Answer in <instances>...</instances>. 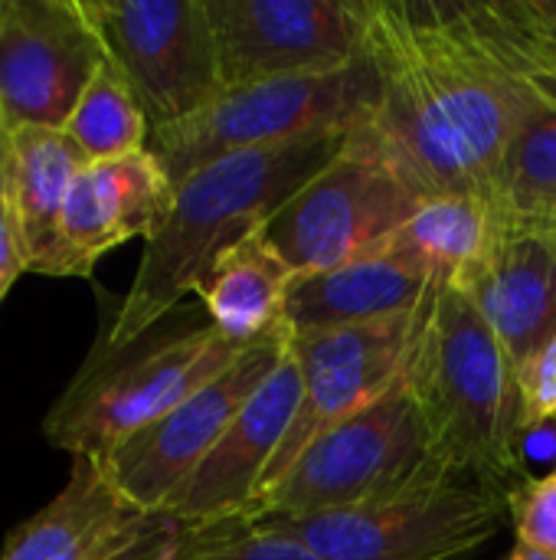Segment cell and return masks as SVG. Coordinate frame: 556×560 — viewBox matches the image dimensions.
<instances>
[{"label": "cell", "instance_id": "e0dca14e", "mask_svg": "<svg viewBox=\"0 0 556 560\" xmlns=\"http://www.w3.org/2000/svg\"><path fill=\"white\" fill-rule=\"evenodd\" d=\"M151 518L105 479L95 456H72L62 492L7 535L0 560H105Z\"/></svg>", "mask_w": 556, "mask_h": 560}, {"label": "cell", "instance_id": "f1b7e54d", "mask_svg": "<svg viewBox=\"0 0 556 560\" xmlns=\"http://www.w3.org/2000/svg\"><path fill=\"white\" fill-rule=\"evenodd\" d=\"M23 272H26V262H23V253H20L16 226H13V217H10L3 190H0V302L7 299V292L13 289V282Z\"/></svg>", "mask_w": 556, "mask_h": 560}, {"label": "cell", "instance_id": "d4e9b609", "mask_svg": "<svg viewBox=\"0 0 556 560\" xmlns=\"http://www.w3.org/2000/svg\"><path fill=\"white\" fill-rule=\"evenodd\" d=\"M167 560H321L308 545L275 528L249 525L239 518L206 528H177Z\"/></svg>", "mask_w": 556, "mask_h": 560}, {"label": "cell", "instance_id": "7a4b0ae2", "mask_svg": "<svg viewBox=\"0 0 556 560\" xmlns=\"http://www.w3.org/2000/svg\"><path fill=\"white\" fill-rule=\"evenodd\" d=\"M347 135L301 138L229 154L174 190V203L144 243L141 266L115 312L102 348H125L154 331L213 269V262L262 230L341 148Z\"/></svg>", "mask_w": 556, "mask_h": 560}, {"label": "cell", "instance_id": "d6986e66", "mask_svg": "<svg viewBox=\"0 0 556 560\" xmlns=\"http://www.w3.org/2000/svg\"><path fill=\"white\" fill-rule=\"evenodd\" d=\"M88 161L66 131L20 128L7 138L3 200L16 226L26 272H52L62 207L75 174Z\"/></svg>", "mask_w": 556, "mask_h": 560}, {"label": "cell", "instance_id": "9a60e30c", "mask_svg": "<svg viewBox=\"0 0 556 560\" xmlns=\"http://www.w3.org/2000/svg\"><path fill=\"white\" fill-rule=\"evenodd\" d=\"M174 190V180L147 148L118 161L85 164L62 207L59 249L49 276L85 279L115 246L134 236L147 243L164 223Z\"/></svg>", "mask_w": 556, "mask_h": 560}, {"label": "cell", "instance_id": "4fadbf2b", "mask_svg": "<svg viewBox=\"0 0 556 560\" xmlns=\"http://www.w3.org/2000/svg\"><path fill=\"white\" fill-rule=\"evenodd\" d=\"M105 59L79 0H0V131H62Z\"/></svg>", "mask_w": 556, "mask_h": 560}, {"label": "cell", "instance_id": "4316f807", "mask_svg": "<svg viewBox=\"0 0 556 560\" xmlns=\"http://www.w3.org/2000/svg\"><path fill=\"white\" fill-rule=\"evenodd\" d=\"M521 440L556 420V335L521 368Z\"/></svg>", "mask_w": 556, "mask_h": 560}, {"label": "cell", "instance_id": "5b68a950", "mask_svg": "<svg viewBox=\"0 0 556 560\" xmlns=\"http://www.w3.org/2000/svg\"><path fill=\"white\" fill-rule=\"evenodd\" d=\"M459 472L439 456L406 377L357 417L318 436L292 472L249 502L239 522H279L377 505Z\"/></svg>", "mask_w": 556, "mask_h": 560}, {"label": "cell", "instance_id": "9c48e42d", "mask_svg": "<svg viewBox=\"0 0 556 560\" xmlns=\"http://www.w3.org/2000/svg\"><path fill=\"white\" fill-rule=\"evenodd\" d=\"M79 7L151 131L184 121L223 95L206 0H79Z\"/></svg>", "mask_w": 556, "mask_h": 560}, {"label": "cell", "instance_id": "5bb4252c", "mask_svg": "<svg viewBox=\"0 0 556 560\" xmlns=\"http://www.w3.org/2000/svg\"><path fill=\"white\" fill-rule=\"evenodd\" d=\"M301 404V371L285 348L279 368L249 397L197 472L174 492L161 515L177 528H206L239 518L256 499Z\"/></svg>", "mask_w": 556, "mask_h": 560}, {"label": "cell", "instance_id": "3957f363", "mask_svg": "<svg viewBox=\"0 0 556 560\" xmlns=\"http://www.w3.org/2000/svg\"><path fill=\"white\" fill-rule=\"evenodd\" d=\"M406 384L439 456L459 476L501 495L528 479L518 371L492 325L456 285H436Z\"/></svg>", "mask_w": 556, "mask_h": 560}, {"label": "cell", "instance_id": "484cf974", "mask_svg": "<svg viewBox=\"0 0 556 560\" xmlns=\"http://www.w3.org/2000/svg\"><path fill=\"white\" fill-rule=\"evenodd\" d=\"M508 512L518 545L556 558V466L544 476H528L508 495Z\"/></svg>", "mask_w": 556, "mask_h": 560}, {"label": "cell", "instance_id": "4dcf8cb0", "mask_svg": "<svg viewBox=\"0 0 556 560\" xmlns=\"http://www.w3.org/2000/svg\"><path fill=\"white\" fill-rule=\"evenodd\" d=\"M7 138H10V135H0V190H3V158H7Z\"/></svg>", "mask_w": 556, "mask_h": 560}, {"label": "cell", "instance_id": "7c38bea8", "mask_svg": "<svg viewBox=\"0 0 556 560\" xmlns=\"http://www.w3.org/2000/svg\"><path fill=\"white\" fill-rule=\"evenodd\" d=\"M288 338L292 335H279L262 345L242 348L239 358L193 397H187L144 430L125 436L105 456H95L105 479L138 512L161 515L174 492L210 456V450L220 443V436L239 417L249 397L279 368Z\"/></svg>", "mask_w": 556, "mask_h": 560}, {"label": "cell", "instance_id": "8992f818", "mask_svg": "<svg viewBox=\"0 0 556 560\" xmlns=\"http://www.w3.org/2000/svg\"><path fill=\"white\" fill-rule=\"evenodd\" d=\"M374 102L377 72L364 52L357 62L338 72L223 89V95H216L197 115L154 128L147 151L161 161L177 187L190 174L229 154L301 138L351 135L370 118Z\"/></svg>", "mask_w": 556, "mask_h": 560}, {"label": "cell", "instance_id": "30bf717a", "mask_svg": "<svg viewBox=\"0 0 556 560\" xmlns=\"http://www.w3.org/2000/svg\"><path fill=\"white\" fill-rule=\"evenodd\" d=\"M426 305L397 318L301 331L288 338V348L301 371V404L272 466L265 469L256 499L272 492L318 436L357 417L406 377Z\"/></svg>", "mask_w": 556, "mask_h": 560}, {"label": "cell", "instance_id": "8fae6325", "mask_svg": "<svg viewBox=\"0 0 556 560\" xmlns=\"http://www.w3.org/2000/svg\"><path fill=\"white\" fill-rule=\"evenodd\" d=\"M223 89L338 72L364 56L374 0H206Z\"/></svg>", "mask_w": 556, "mask_h": 560}, {"label": "cell", "instance_id": "2e32d148", "mask_svg": "<svg viewBox=\"0 0 556 560\" xmlns=\"http://www.w3.org/2000/svg\"><path fill=\"white\" fill-rule=\"evenodd\" d=\"M456 289L482 312L521 374L556 335V223L505 217L488 259Z\"/></svg>", "mask_w": 556, "mask_h": 560}, {"label": "cell", "instance_id": "ffe728a7", "mask_svg": "<svg viewBox=\"0 0 556 560\" xmlns=\"http://www.w3.org/2000/svg\"><path fill=\"white\" fill-rule=\"evenodd\" d=\"M298 272L282 259L262 230L229 246L197 285L210 325L236 348L288 335L285 308Z\"/></svg>", "mask_w": 556, "mask_h": 560}, {"label": "cell", "instance_id": "277c9868", "mask_svg": "<svg viewBox=\"0 0 556 560\" xmlns=\"http://www.w3.org/2000/svg\"><path fill=\"white\" fill-rule=\"evenodd\" d=\"M242 348L226 341L210 322L125 345L92 348V358L49 407L43 436L69 456H105L125 436L170 413L213 377H220Z\"/></svg>", "mask_w": 556, "mask_h": 560}, {"label": "cell", "instance_id": "52a82bcc", "mask_svg": "<svg viewBox=\"0 0 556 560\" xmlns=\"http://www.w3.org/2000/svg\"><path fill=\"white\" fill-rule=\"evenodd\" d=\"M423 200L357 128L262 233L298 276H315L380 253Z\"/></svg>", "mask_w": 556, "mask_h": 560}, {"label": "cell", "instance_id": "83f0119b", "mask_svg": "<svg viewBox=\"0 0 556 560\" xmlns=\"http://www.w3.org/2000/svg\"><path fill=\"white\" fill-rule=\"evenodd\" d=\"M174 541H177V525L167 515H154L138 538H131L121 551L105 560H167L174 551Z\"/></svg>", "mask_w": 556, "mask_h": 560}, {"label": "cell", "instance_id": "f546056e", "mask_svg": "<svg viewBox=\"0 0 556 560\" xmlns=\"http://www.w3.org/2000/svg\"><path fill=\"white\" fill-rule=\"evenodd\" d=\"M508 560H556L554 555H544L537 548H528V545H514V551L508 555Z\"/></svg>", "mask_w": 556, "mask_h": 560}, {"label": "cell", "instance_id": "7402d4cb", "mask_svg": "<svg viewBox=\"0 0 556 560\" xmlns=\"http://www.w3.org/2000/svg\"><path fill=\"white\" fill-rule=\"evenodd\" d=\"M478 39L541 98L556 102V0H459Z\"/></svg>", "mask_w": 556, "mask_h": 560}, {"label": "cell", "instance_id": "1f68e13d", "mask_svg": "<svg viewBox=\"0 0 556 560\" xmlns=\"http://www.w3.org/2000/svg\"><path fill=\"white\" fill-rule=\"evenodd\" d=\"M0 135H3V131H0Z\"/></svg>", "mask_w": 556, "mask_h": 560}, {"label": "cell", "instance_id": "ba28073f", "mask_svg": "<svg viewBox=\"0 0 556 560\" xmlns=\"http://www.w3.org/2000/svg\"><path fill=\"white\" fill-rule=\"evenodd\" d=\"M508 522V495L459 476L364 509L249 525L292 535L321 560H475Z\"/></svg>", "mask_w": 556, "mask_h": 560}, {"label": "cell", "instance_id": "6da1fadb", "mask_svg": "<svg viewBox=\"0 0 556 560\" xmlns=\"http://www.w3.org/2000/svg\"><path fill=\"white\" fill-rule=\"evenodd\" d=\"M364 52L377 102L360 131L423 197H492L537 92L478 39L459 0H374Z\"/></svg>", "mask_w": 556, "mask_h": 560}, {"label": "cell", "instance_id": "ac0fdd59", "mask_svg": "<svg viewBox=\"0 0 556 560\" xmlns=\"http://www.w3.org/2000/svg\"><path fill=\"white\" fill-rule=\"evenodd\" d=\"M433 289L436 282L426 272L380 249L328 272L298 276L288 295L285 328L288 335H301L410 315L429 302Z\"/></svg>", "mask_w": 556, "mask_h": 560}, {"label": "cell", "instance_id": "cb8c5ba5", "mask_svg": "<svg viewBox=\"0 0 556 560\" xmlns=\"http://www.w3.org/2000/svg\"><path fill=\"white\" fill-rule=\"evenodd\" d=\"M88 164L118 161L147 148L151 125L121 72L105 59L62 128Z\"/></svg>", "mask_w": 556, "mask_h": 560}, {"label": "cell", "instance_id": "44dd1931", "mask_svg": "<svg viewBox=\"0 0 556 560\" xmlns=\"http://www.w3.org/2000/svg\"><path fill=\"white\" fill-rule=\"evenodd\" d=\"M501 230L505 213L492 197L439 194L426 197L383 249L426 272L436 285H462L488 259Z\"/></svg>", "mask_w": 556, "mask_h": 560}, {"label": "cell", "instance_id": "603a6c76", "mask_svg": "<svg viewBox=\"0 0 556 560\" xmlns=\"http://www.w3.org/2000/svg\"><path fill=\"white\" fill-rule=\"evenodd\" d=\"M492 200L508 220L556 223V102L537 95V108L508 148Z\"/></svg>", "mask_w": 556, "mask_h": 560}]
</instances>
